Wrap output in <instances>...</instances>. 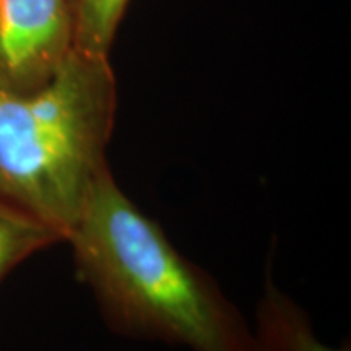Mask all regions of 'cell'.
Instances as JSON below:
<instances>
[{
  "mask_svg": "<svg viewBox=\"0 0 351 351\" xmlns=\"http://www.w3.org/2000/svg\"><path fill=\"white\" fill-rule=\"evenodd\" d=\"M65 241L112 332L192 351H256L247 322L212 276L171 244L111 171Z\"/></svg>",
  "mask_w": 351,
  "mask_h": 351,
  "instance_id": "obj_1",
  "label": "cell"
},
{
  "mask_svg": "<svg viewBox=\"0 0 351 351\" xmlns=\"http://www.w3.org/2000/svg\"><path fill=\"white\" fill-rule=\"evenodd\" d=\"M117 108L109 56L73 49L33 90L0 86V202L67 239L109 171Z\"/></svg>",
  "mask_w": 351,
  "mask_h": 351,
  "instance_id": "obj_2",
  "label": "cell"
},
{
  "mask_svg": "<svg viewBox=\"0 0 351 351\" xmlns=\"http://www.w3.org/2000/svg\"><path fill=\"white\" fill-rule=\"evenodd\" d=\"M72 51L69 0H0V86H41Z\"/></svg>",
  "mask_w": 351,
  "mask_h": 351,
  "instance_id": "obj_3",
  "label": "cell"
},
{
  "mask_svg": "<svg viewBox=\"0 0 351 351\" xmlns=\"http://www.w3.org/2000/svg\"><path fill=\"white\" fill-rule=\"evenodd\" d=\"M252 337L256 351H351L348 341L340 348L322 343L307 314L275 287L270 274L257 306Z\"/></svg>",
  "mask_w": 351,
  "mask_h": 351,
  "instance_id": "obj_4",
  "label": "cell"
},
{
  "mask_svg": "<svg viewBox=\"0 0 351 351\" xmlns=\"http://www.w3.org/2000/svg\"><path fill=\"white\" fill-rule=\"evenodd\" d=\"M60 241L54 228L0 202V282L26 258Z\"/></svg>",
  "mask_w": 351,
  "mask_h": 351,
  "instance_id": "obj_5",
  "label": "cell"
},
{
  "mask_svg": "<svg viewBox=\"0 0 351 351\" xmlns=\"http://www.w3.org/2000/svg\"><path fill=\"white\" fill-rule=\"evenodd\" d=\"M132 0H69L73 49L109 56L121 21Z\"/></svg>",
  "mask_w": 351,
  "mask_h": 351,
  "instance_id": "obj_6",
  "label": "cell"
}]
</instances>
